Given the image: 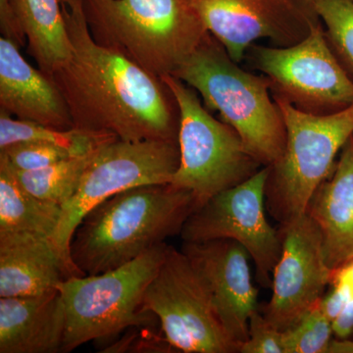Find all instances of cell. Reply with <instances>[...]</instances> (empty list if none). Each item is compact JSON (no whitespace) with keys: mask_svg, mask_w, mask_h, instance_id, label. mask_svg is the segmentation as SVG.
<instances>
[{"mask_svg":"<svg viewBox=\"0 0 353 353\" xmlns=\"http://www.w3.org/2000/svg\"><path fill=\"white\" fill-rule=\"evenodd\" d=\"M72 57L51 78L68 104L74 129L122 141L178 143L180 112L161 77L97 43L82 0H61Z\"/></svg>","mask_w":353,"mask_h":353,"instance_id":"cell-1","label":"cell"},{"mask_svg":"<svg viewBox=\"0 0 353 353\" xmlns=\"http://www.w3.org/2000/svg\"><path fill=\"white\" fill-rule=\"evenodd\" d=\"M196 208L192 192L171 183L121 192L81 221L70 245L72 262L83 276L119 268L181 234Z\"/></svg>","mask_w":353,"mask_h":353,"instance_id":"cell-2","label":"cell"},{"mask_svg":"<svg viewBox=\"0 0 353 353\" xmlns=\"http://www.w3.org/2000/svg\"><path fill=\"white\" fill-rule=\"evenodd\" d=\"M172 76L194 88L208 110L219 112L262 166L283 154L287 131L268 79L241 68L210 32Z\"/></svg>","mask_w":353,"mask_h":353,"instance_id":"cell-3","label":"cell"},{"mask_svg":"<svg viewBox=\"0 0 353 353\" xmlns=\"http://www.w3.org/2000/svg\"><path fill=\"white\" fill-rule=\"evenodd\" d=\"M90 34L153 75L174 73L208 29L192 0H82Z\"/></svg>","mask_w":353,"mask_h":353,"instance_id":"cell-4","label":"cell"},{"mask_svg":"<svg viewBox=\"0 0 353 353\" xmlns=\"http://www.w3.org/2000/svg\"><path fill=\"white\" fill-rule=\"evenodd\" d=\"M285 125L284 152L269 167L266 208L280 225L299 219L324 181L333 173L343 146L353 136V104L339 112L313 115L273 97Z\"/></svg>","mask_w":353,"mask_h":353,"instance_id":"cell-5","label":"cell"},{"mask_svg":"<svg viewBox=\"0 0 353 353\" xmlns=\"http://www.w3.org/2000/svg\"><path fill=\"white\" fill-rule=\"evenodd\" d=\"M168 243L152 248L126 265L97 275L71 277L58 287L65 305L61 353L90 341L113 338L155 317L143 309V296L163 261Z\"/></svg>","mask_w":353,"mask_h":353,"instance_id":"cell-6","label":"cell"},{"mask_svg":"<svg viewBox=\"0 0 353 353\" xmlns=\"http://www.w3.org/2000/svg\"><path fill=\"white\" fill-rule=\"evenodd\" d=\"M161 78L180 112V164L171 183L192 192L196 208L264 167L248 152L233 128L211 115L194 88L172 75Z\"/></svg>","mask_w":353,"mask_h":353,"instance_id":"cell-7","label":"cell"},{"mask_svg":"<svg viewBox=\"0 0 353 353\" xmlns=\"http://www.w3.org/2000/svg\"><path fill=\"white\" fill-rule=\"evenodd\" d=\"M243 60L268 79L272 97L301 112L328 115L353 104V82L330 48L322 23L287 48L253 43Z\"/></svg>","mask_w":353,"mask_h":353,"instance_id":"cell-8","label":"cell"},{"mask_svg":"<svg viewBox=\"0 0 353 353\" xmlns=\"http://www.w3.org/2000/svg\"><path fill=\"white\" fill-rule=\"evenodd\" d=\"M179 164V143L173 141H128L116 138L99 146L75 194L62 206L61 218L53 236V243L67 263L83 275L72 262L70 245L88 211L132 188L171 183Z\"/></svg>","mask_w":353,"mask_h":353,"instance_id":"cell-9","label":"cell"},{"mask_svg":"<svg viewBox=\"0 0 353 353\" xmlns=\"http://www.w3.org/2000/svg\"><path fill=\"white\" fill-rule=\"evenodd\" d=\"M143 309L158 318L165 341L176 352L238 353L189 257L167 245L163 261L143 296Z\"/></svg>","mask_w":353,"mask_h":353,"instance_id":"cell-10","label":"cell"},{"mask_svg":"<svg viewBox=\"0 0 353 353\" xmlns=\"http://www.w3.org/2000/svg\"><path fill=\"white\" fill-rule=\"evenodd\" d=\"M268 174L269 167H262L245 182L211 197L192 211L180 234L185 243L219 239L238 241L250 255L257 282L265 289L271 288L282 252L280 230L272 227L266 216Z\"/></svg>","mask_w":353,"mask_h":353,"instance_id":"cell-11","label":"cell"},{"mask_svg":"<svg viewBox=\"0 0 353 353\" xmlns=\"http://www.w3.org/2000/svg\"><path fill=\"white\" fill-rule=\"evenodd\" d=\"M208 31L234 61L260 39L287 48L321 24L315 0H192Z\"/></svg>","mask_w":353,"mask_h":353,"instance_id":"cell-12","label":"cell"},{"mask_svg":"<svg viewBox=\"0 0 353 353\" xmlns=\"http://www.w3.org/2000/svg\"><path fill=\"white\" fill-rule=\"evenodd\" d=\"M279 230L282 252L272 275L270 301L260 311L285 332L319 304L334 271L325 260L321 232L307 213Z\"/></svg>","mask_w":353,"mask_h":353,"instance_id":"cell-13","label":"cell"},{"mask_svg":"<svg viewBox=\"0 0 353 353\" xmlns=\"http://www.w3.org/2000/svg\"><path fill=\"white\" fill-rule=\"evenodd\" d=\"M181 250L196 267L228 336L241 347L248 336L250 318L259 308L250 255L238 241L219 239L185 243Z\"/></svg>","mask_w":353,"mask_h":353,"instance_id":"cell-14","label":"cell"},{"mask_svg":"<svg viewBox=\"0 0 353 353\" xmlns=\"http://www.w3.org/2000/svg\"><path fill=\"white\" fill-rule=\"evenodd\" d=\"M0 111L17 119L74 129L68 104L50 75L26 61L19 46L0 38Z\"/></svg>","mask_w":353,"mask_h":353,"instance_id":"cell-15","label":"cell"},{"mask_svg":"<svg viewBox=\"0 0 353 353\" xmlns=\"http://www.w3.org/2000/svg\"><path fill=\"white\" fill-rule=\"evenodd\" d=\"M71 277L83 275L67 263L48 236L0 233V297L44 296Z\"/></svg>","mask_w":353,"mask_h":353,"instance_id":"cell-16","label":"cell"},{"mask_svg":"<svg viewBox=\"0 0 353 353\" xmlns=\"http://www.w3.org/2000/svg\"><path fill=\"white\" fill-rule=\"evenodd\" d=\"M307 214L322 234L325 260L336 271L353 261V136L339 155L333 173L309 202Z\"/></svg>","mask_w":353,"mask_h":353,"instance_id":"cell-17","label":"cell"},{"mask_svg":"<svg viewBox=\"0 0 353 353\" xmlns=\"http://www.w3.org/2000/svg\"><path fill=\"white\" fill-rule=\"evenodd\" d=\"M65 305L59 290L0 297V353H61Z\"/></svg>","mask_w":353,"mask_h":353,"instance_id":"cell-18","label":"cell"},{"mask_svg":"<svg viewBox=\"0 0 353 353\" xmlns=\"http://www.w3.org/2000/svg\"><path fill=\"white\" fill-rule=\"evenodd\" d=\"M28 43V53L41 71L53 75L72 57V43L61 0H9Z\"/></svg>","mask_w":353,"mask_h":353,"instance_id":"cell-19","label":"cell"},{"mask_svg":"<svg viewBox=\"0 0 353 353\" xmlns=\"http://www.w3.org/2000/svg\"><path fill=\"white\" fill-rule=\"evenodd\" d=\"M61 215V206L25 190L10 165L0 157V233L29 232L52 240Z\"/></svg>","mask_w":353,"mask_h":353,"instance_id":"cell-20","label":"cell"},{"mask_svg":"<svg viewBox=\"0 0 353 353\" xmlns=\"http://www.w3.org/2000/svg\"><path fill=\"white\" fill-rule=\"evenodd\" d=\"M116 138L114 134L103 132L43 126L17 119L10 114L0 111V150L19 143H43L59 146L73 155H82Z\"/></svg>","mask_w":353,"mask_h":353,"instance_id":"cell-21","label":"cell"},{"mask_svg":"<svg viewBox=\"0 0 353 353\" xmlns=\"http://www.w3.org/2000/svg\"><path fill=\"white\" fill-rule=\"evenodd\" d=\"M99 148L85 154L66 158L39 170L18 171L8 162L7 163L10 165L14 175L25 190L39 199L62 208L75 194L83 174Z\"/></svg>","mask_w":353,"mask_h":353,"instance_id":"cell-22","label":"cell"},{"mask_svg":"<svg viewBox=\"0 0 353 353\" xmlns=\"http://www.w3.org/2000/svg\"><path fill=\"white\" fill-rule=\"evenodd\" d=\"M325 37L353 82V0H315Z\"/></svg>","mask_w":353,"mask_h":353,"instance_id":"cell-23","label":"cell"},{"mask_svg":"<svg viewBox=\"0 0 353 353\" xmlns=\"http://www.w3.org/2000/svg\"><path fill=\"white\" fill-rule=\"evenodd\" d=\"M333 338V322L318 304L296 326L283 332V345L285 353H327Z\"/></svg>","mask_w":353,"mask_h":353,"instance_id":"cell-24","label":"cell"},{"mask_svg":"<svg viewBox=\"0 0 353 353\" xmlns=\"http://www.w3.org/2000/svg\"><path fill=\"white\" fill-rule=\"evenodd\" d=\"M0 157L18 171H32L46 168L72 154L59 146L43 143H19L0 150Z\"/></svg>","mask_w":353,"mask_h":353,"instance_id":"cell-25","label":"cell"},{"mask_svg":"<svg viewBox=\"0 0 353 353\" xmlns=\"http://www.w3.org/2000/svg\"><path fill=\"white\" fill-rule=\"evenodd\" d=\"M240 352L285 353L283 332L272 326L260 309L250 316L248 340L241 345Z\"/></svg>","mask_w":353,"mask_h":353,"instance_id":"cell-26","label":"cell"},{"mask_svg":"<svg viewBox=\"0 0 353 353\" xmlns=\"http://www.w3.org/2000/svg\"><path fill=\"white\" fill-rule=\"evenodd\" d=\"M0 31L2 37L11 39L18 46H24L26 39L18 28L9 0H0Z\"/></svg>","mask_w":353,"mask_h":353,"instance_id":"cell-27","label":"cell"},{"mask_svg":"<svg viewBox=\"0 0 353 353\" xmlns=\"http://www.w3.org/2000/svg\"><path fill=\"white\" fill-rule=\"evenodd\" d=\"M334 336L353 340V299L338 319L333 323Z\"/></svg>","mask_w":353,"mask_h":353,"instance_id":"cell-28","label":"cell"},{"mask_svg":"<svg viewBox=\"0 0 353 353\" xmlns=\"http://www.w3.org/2000/svg\"><path fill=\"white\" fill-rule=\"evenodd\" d=\"M327 353H353V340L336 339L334 336Z\"/></svg>","mask_w":353,"mask_h":353,"instance_id":"cell-29","label":"cell"}]
</instances>
